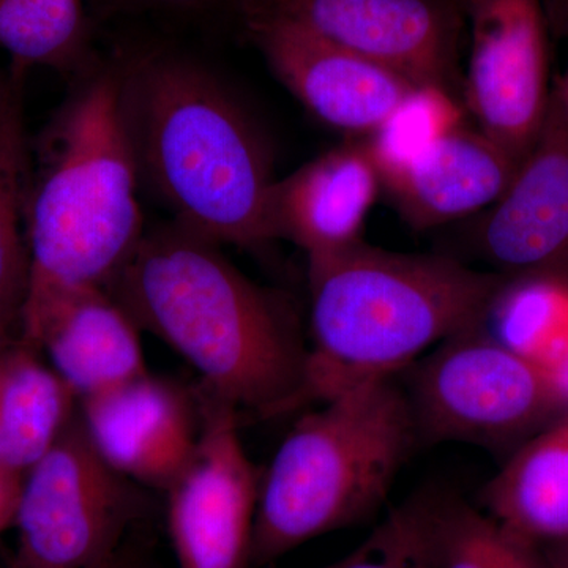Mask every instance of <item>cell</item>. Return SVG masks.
Returning a JSON list of instances; mask_svg holds the SVG:
<instances>
[{
  "label": "cell",
  "instance_id": "6da1fadb",
  "mask_svg": "<svg viewBox=\"0 0 568 568\" xmlns=\"http://www.w3.org/2000/svg\"><path fill=\"white\" fill-rule=\"evenodd\" d=\"M106 290L235 409L275 417L308 405L310 347L293 313L215 242L178 223L145 231Z\"/></svg>",
  "mask_w": 568,
  "mask_h": 568
},
{
  "label": "cell",
  "instance_id": "7a4b0ae2",
  "mask_svg": "<svg viewBox=\"0 0 568 568\" xmlns=\"http://www.w3.org/2000/svg\"><path fill=\"white\" fill-rule=\"evenodd\" d=\"M121 65L123 122L140 182L185 230L257 248L272 242L265 205L275 179L263 136L211 70L170 52Z\"/></svg>",
  "mask_w": 568,
  "mask_h": 568
},
{
  "label": "cell",
  "instance_id": "3957f363",
  "mask_svg": "<svg viewBox=\"0 0 568 568\" xmlns=\"http://www.w3.org/2000/svg\"><path fill=\"white\" fill-rule=\"evenodd\" d=\"M121 89V65L88 74L31 145L20 332L69 291L106 287L144 237Z\"/></svg>",
  "mask_w": 568,
  "mask_h": 568
},
{
  "label": "cell",
  "instance_id": "277c9868",
  "mask_svg": "<svg viewBox=\"0 0 568 568\" xmlns=\"http://www.w3.org/2000/svg\"><path fill=\"white\" fill-rule=\"evenodd\" d=\"M308 403L396 376L436 343L481 324L508 282L444 254L357 242L308 260Z\"/></svg>",
  "mask_w": 568,
  "mask_h": 568
},
{
  "label": "cell",
  "instance_id": "5b68a950",
  "mask_svg": "<svg viewBox=\"0 0 568 568\" xmlns=\"http://www.w3.org/2000/svg\"><path fill=\"white\" fill-rule=\"evenodd\" d=\"M317 405L295 422L261 478L252 568L376 514L418 443L398 375Z\"/></svg>",
  "mask_w": 568,
  "mask_h": 568
},
{
  "label": "cell",
  "instance_id": "8992f818",
  "mask_svg": "<svg viewBox=\"0 0 568 568\" xmlns=\"http://www.w3.org/2000/svg\"><path fill=\"white\" fill-rule=\"evenodd\" d=\"M405 372L402 384L418 443L474 444L511 454L568 409L551 373L480 325L440 343Z\"/></svg>",
  "mask_w": 568,
  "mask_h": 568
},
{
  "label": "cell",
  "instance_id": "52a82bcc",
  "mask_svg": "<svg viewBox=\"0 0 568 568\" xmlns=\"http://www.w3.org/2000/svg\"><path fill=\"white\" fill-rule=\"evenodd\" d=\"M149 489L108 465L74 413L24 474L10 568H104L148 517Z\"/></svg>",
  "mask_w": 568,
  "mask_h": 568
},
{
  "label": "cell",
  "instance_id": "ba28073f",
  "mask_svg": "<svg viewBox=\"0 0 568 568\" xmlns=\"http://www.w3.org/2000/svg\"><path fill=\"white\" fill-rule=\"evenodd\" d=\"M200 433L166 488V523L179 568H252L261 477L239 433V410L201 387Z\"/></svg>",
  "mask_w": 568,
  "mask_h": 568
},
{
  "label": "cell",
  "instance_id": "9c48e42d",
  "mask_svg": "<svg viewBox=\"0 0 568 568\" xmlns=\"http://www.w3.org/2000/svg\"><path fill=\"white\" fill-rule=\"evenodd\" d=\"M470 28L466 110L477 129L518 162L547 119L549 88L544 0H467Z\"/></svg>",
  "mask_w": 568,
  "mask_h": 568
},
{
  "label": "cell",
  "instance_id": "30bf717a",
  "mask_svg": "<svg viewBox=\"0 0 568 568\" xmlns=\"http://www.w3.org/2000/svg\"><path fill=\"white\" fill-rule=\"evenodd\" d=\"M244 10L294 22L417 88L457 84L459 0H244Z\"/></svg>",
  "mask_w": 568,
  "mask_h": 568
},
{
  "label": "cell",
  "instance_id": "8fae6325",
  "mask_svg": "<svg viewBox=\"0 0 568 568\" xmlns=\"http://www.w3.org/2000/svg\"><path fill=\"white\" fill-rule=\"evenodd\" d=\"M477 216L474 248L493 272L568 282V119L555 88L532 148L504 193Z\"/></svg>",
  "mask_w": 568,
  "mask_h": 568
},
{
  "label": "cell",
  "instance_id": "7c38bea8",
  "mask_svg": "<svg viewBox=\"0 0 568 568\" xmlns=\"http://www.w3.org/2000/svg\"><path fill=\"white\" fill-rule=\"evenodd\" d=\"M244 11L250 37L276 80L334 129L369 136L417 88L294 22Z\"/></svg>",
  "mask_w": 568,
  "mask_h": 568
},
{
  "label": "cell",
  "instance_id": "4fadbf2b",
  "mask_svg": "<svg viewBox=\"0 0 568 568\" xmlns=\"http://www.w3.org/2000/svg\"><path fill=\"white\" fill-rule=\"evenodd\" d=\"M78 414L108 465L163 493L189 463L200 433L196 396L151 372L85 396Z\"/></svg>",
  "mask_w": 568,
  "mask_h": 568
},
{
  "label": "cell",
  "instance_id": "5bb4252c",
  "mask_svg": "<svg viewBox=\"0 0 568 568\" xmlns=\"http://www.w3.org/2000/svg\"><path fill=\"white\" fill-rule=\"evenodd\" d=\"M381 189L365 140L346 142L272 183L268 235L293 242L308 260L342 252L364 241L365 220Z\"/></svg>",
  "mask_w": 568,
  "mask_h": 568
},
{
  "label": "cell",
  "instance_id": "9a60e30c",
  "mask_svg": "<svg viewBox=\"0 0 568 568\" xmlns=\"http://www.w3.org/2000/svg\"><path fill=\"white\" fill-rule=\"evenodd\" d=\"M140 332L106 287L82 286L55 298L18 339L47 354L80 402L149 372Z\"/></svg>",
  "mask_w": 568,
  "mask_h": 568
},
{
  "label": "cell",
  "instance_id": "2e32d148",
  "mask_svg": "<svg viewBox=\"0 0 568 568\" xmlns=\"http://www.w3.org/2000/svg\"><path fill=\"white\" fill-rule=\"evenodd\" d=\"M518 164L487 134L462 123L381 183L405 222L425 231L487 211L507 189Z\"/></svg>",
  "mask_w": 568,
  "mask_h": 568
},
{
  "label": "cell",
  "instance_id": "e0dca14e",
  "mask_svg": "<svg viewBox=\"0 0 568 568\" xmlns=\"http://www.w3.org/2000/svg\"><path fill=\"white\" fill-rule=\"evenodd\" d=\"M480 503L504 529L536 547L568 541V409L508 455Z\"/></svg>",
  "mask_w": 568,
  "mask_h": 568
},
{
  "label": "cell",
  "instance_id": "ac0fdd59",
  "mask_svg": "<svg viewBox=\"0 0 568 568\" xmlns=\"http://www.w3.org/2000/svg\"><path fill=\"white\" fill-rule=\"evenodd\" d=\"M78 409L70 388L20 339L0 351V466L24 476Z\"/></svg>",
  "mask_w": 568,
  "mask_h": 568
},
{
  "label": "cell",
  "instance_id": "d6986e66",
  "mask_svg": "<svg viewBox=\"0 0 568 568\" xmlns=\"http://www.w3.org/2000/svg\"><path fill=\"white\" fill-rule=\"evenodd\" d=\"M26 71L10 70L0 104V334L20 338L22 308L29 287L26 193L31 142L26 132Z\"/></svg>",
  "mask_w": 568,
  "mask_h": 568
},
{
  "label": "cell",
  "instance_id": "ffe728a7",
  "mask_svg": "<svg viewBox=\"0 0 568 568\" xmlns=\"http://www.w3.org/2000/svg\"><path fill=\"white\" fill-rule=\"evenodd\" d=\"M0 48L11 69L80 70L89 51L81 0H0Z\"/></svg>",
  "mask_w": 568,
  "mask_h": 568
},
{
  "label": "cell",
  "instance_id": "44dd1931",
  "mask_svg": "<svg viewBox=\"0 0 568 568\" xmlns=\"http://www.w3.org/2000/svg\"><path fill=\"white\" fill-rule=\"evenodd\" d=\"M462 123L463 110L454 93L439 88L414 89L386 122L365 138L381 182L416 162Z\"/></svg>",
  "mask_w": 568,
  "mask_h": 568
},
{
  "label": "cell",
  "instance_id": "7402d4cb",
  "mask_svg": "<svg viewBox=\"0 0 568 568\" xmlns=\"http://www.w3.org/2000/svg\"><path fill=\"white\" fill-rule=\"evenodd\" d=\"M320 568H436L433 493L410 497L349 555Z\"/></svg>",
  "mask_w": 568,
  "mask_h": 568
},
{
  "label": "cell",
  "instance_id": "603a6c76",
  "mask_svg": "<svg viewBox=\"0 0 568 568\" xmlns=\"http://www.w3.org/2000/svg\"><path fill=\"white\" fill-rule=\"evenodd\" d=\"M506 529L481 508L433 493L436 568H503Z\"/></svg>",
  "mask_w": 568,
  "mask_h": 568
},
{
  "label": "cell",
  "instance_id": "cb8c5ba5",
  "mask_svg": "<svg viewBox=\"0 0 568 568\" xmlns=\"http://www.w3.org/2000/svg\"><path fill=\"white\" fill-rule=\"evenodd\" d=\"M22 478L24 476L21 474L0 466V534L14 525L18 504H20Z\"/></svg>",
  "mask_w": 568,
  "mask_h": 568
},
{
  "label": "cell",
  "instance_id": "d4e9b609",
  "mask_svg": "<svg viewBox=\"0 0 568 568\" xmlns=\"http://www.w3.org/2000/svg\"><path fill=\"white\" fill-rule=\"evenodd\" d=\"M104 568H144L140 545H136V541H126L118 558Z\"/></svg>",
  "mask_w": 568,
  "mask_h": 568
},
{
  "label": "cell",
  "instance_id": "484cf974",
  "mask_svg": "<svg viewBox=\"0 0 568 568\" xmlns=\"http://www.w3.org/2000/svg\"><path fill=\"white\" fill-rule=\"evenodd\" d=\"M142 2L152 3V6L166 7V9H207L216 6L222 0H142Z\"/></svg>",
  "mask_w": 568,
  "mask_h": 568
},
{
  "label": "cell",
  "instance_id": "4316f807",
  "mask_svg": "<svg viewBox=\"0 0 568 568\" xmlns=\"http://www.w3.org/2000/svg\"><path fill=\"white\" fill-rule=\"evenodd\" d=\"M549 568H568V541L544 548Z\"/></svg>",
  "mask_w": 568,
  "mask_h": 568
},
{
  "label": "cell",
  "instance_id": "83f0119b",
  "mask_svg": "<svg viewBox=\"0 0 568 568\" xmlns=\"http://www.w3.org/2000/svg\"><path fill=\"white\" fill-rule=\"evenodd\" d=\"M547 14L556 22L568 21V0H544Z\"/></svg>",
  "mask_w": 568,
  "mask_h": 568
},
{
  "label": "cell",
  "instance_id": "f1b7e54d",
  "mask_svg": "<svg viewBox=\"0 0 568 568\" xmlns=\"http://www.w3.org/2000/svg\"><path fill=\"white\" fill-rule=\"evenodd\" d=\"M555 91L558 93L559 102L562 104L564 112H566L568 119V70L558 82H556Z\"/></svg>",
  "mask_w": 568,
  "mask_h": 568
},
{
  "label": "cell",
  "instance_id": "f546056e",
  "mask_svg": "<svg viewBox=\"0 0 568 568\" xmlns=\"http://www.w3.org/2000/svg\"><path fill=\"white\" fill-rule=\"evenodd\" d=\"M7 84H9V74H3L0 71V104L3 102V95H6Z\"/></svg>",
  "mask_w": 568,
  "mask_h": 568
},
{
  "label": "cell",
  "instance_id": "4dcf8cb0",
  "mask_svg": "<svg viewBox=\"0 0 568 568\" xmlns=\"http://www.w3.org/2000/svg\"><path fill=\"white\" fill-rule=\"evenodd\" d=\"M17 342V339H9L7 336H3L0 334V351L3 349L7 345H10V343Z\"/></svg>",
  "mask_w": 568,
  "mask_h": 568
},
{
  "label": "cell",
  "instance_id": "1f68e13d",
  "mask_svg": "<svg viewBox=\"0 0 568 568\" xmlns=\"http://www.w3.org/2000/svg\"><path fill=\"white\" fill-rule=\"evenodd\" d=\"M0 568H10L9 564H7V560L0 559Z\"/></svg>",
  "mask_w": 568,
  "mask_h": 568
},
{
  "label": "cell",
  "instance_id": "d6a6232c",
  "mask_svg": "<svg viewBox=\"0 0 568 568\" xmlns=\"http://www.w3.org/2000/svg\"><path fill=\"white\" fill-rule=\"evenodd\" d=\"M459 3H462V6H463V9H465V7H466V3H467V0H459Z\"/></svg>",
  "mask_w": 568,
  "mask_h": 568
}]
</instances>
